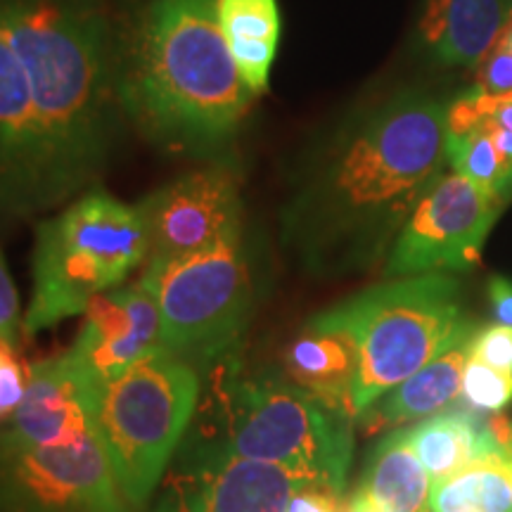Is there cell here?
<instances>
[{"label":"cell","mask_w":512,"mask_h":512,"mask_svg":"<svg viewBox=\"0 0 512 512\" xmlns=\"http://www.w3.org/2000/svg\"><path fill=\"white\" fill-rule=\"evenodd\" d=\"M446 164V102L437 95L403 88L356 107L294 169L280 245L311 278L373 271Z\"/></svg>","instance_id":"cell-1"},{"label":"cell","mask_w":512,"mask_h":512,"mask_svg":"<svg viewBox=\"0 0 512 512\" xmlns=\"http://www.w3.org/2000/svg\"><path fill=\"white\" fill-rule=\"evenodd\" d=\"M34 98L50 207L100 181L126 124L119 102V29L105 0H0Z\"/></svg>","instance_id":"cell-2"},{"label":"cell","mask_w":512,"mask_h":512,"mask_svg":"<svg viewBox=\"0 0 512 512\" xmlns=\"http://www.w3.org/2000/svg\"><path fill=\"white\" fill-rule=\"evenodd\" d=\"M254 100L223 41L216 0H145L119 29L121 112L150 143L223 162Z\"/></svg>","instance_id":"cell-3"},{"label":"cell","mask_w":512,"mask_h":512,"mask_svg":"<svg viewBox=\"0 0 512 512\" xmlns=\"http://www.w3.org/2000/svg\"><path fill=\"white\" fill-rule=\"evenodd\" d=\"M311 320L344 332L354 342L358 370L351 413L356 420L382 394L444 354L475 325L465 316L460 280L448 273L392 278Z\"/></svg>","instance_id":"cell-4"},{"label":"cell","mask_w":512,"mask_h":512,"mask_svg":"<svg viewBox=\"0 0 512 512\" xmlns=\"http://www.w3.org/2000/svg\"><path fill=\"white\" fill-rule=\"evenodd\" d=\"M150 259L145 221L136 204L105 190L83 192L36 226L24 335L83 316L93 299L112 292Z\"/></svg>","instance_id":"cell-5"},{"label":"cell","mask_w":512,"mask_h":512,"mask_svg":"<svg viewBox=\"0 0 512 512\" xmlns=\"http://www.w3.org/2000/svg\"><path fill=\"white\" fill-rule=\"evenodd\" d=\"M219 439L235 456L290 472L344 496L354 458V418L285 377H228Z\"/></svg>","instance_id":"cell-6"},{"label":"cell","mask_w":512,"mask_h":512,"mask_svg":"<svg viewBox=\"0 0 512 512\" xmlns=\"http://www.w3.org/2000/svg\"><path fill=\"white\" fill-rule=\"evenodd\" d=\"M197 401V368L166 349L143 358L93 394V427L136 512L162 482Z\"/></svg>","instance_id":"cell-7"},{"label":"cell","mask_w":512,"mask_h":512,"mask_svg":"<svg viewBox=\"0 0 512 512\" xmlns=\"http://www.w3.org/2000/svg\"><path fill=\"white\" fill-rule=\"evenodd\" d=\"M155 299L162 342L190 366L228 354L254 313V273L245 226L200 252L150 259L138 280Z\"/></svg>","instance_id":"cell-8"},{"label":"cell","mask_w":512,"mask_h":512,"mask_svg":"<svg viewBox=\"0 0 512 512\" xmlns=\"http://www.w3.org/2000/svg\"><path fill=\"white\" fill-rule=\"evenodd\" d=\"M0 512H136L95 432L64 446L0 444Z\"/></svg>","instance_id":"cell-9"},{"label":"cell","mask_w":512,"mask_h":512,"mask_svg":"<svg viewBox=\"0 0 512 512\" xmlns=\"http://www.w3.org/2000/svg\"><path fill=\"white\" fill-rule=\"evenodd\" d=\"M503 207L458 171H444L408 216L384 261V275L470 271Z\"/></svg>","instance_id":"cell-10"},{"label":"cell","mask_w":512,"mask_h":512,"mask_svg":"<svg viewBox=\"0 0 512 512\" xmlns=\"http://www.w3.org/2000/svg\"><path fill=\"white\" fill-rule=\"evenodd\" d=\"M280 467L235 456L219 439L195 441L164 484L152 512H287L304 489Z\"/></svg>","instance_id":"cell-11"},{"label":"cell","mask_w":512,"mask_h":512,"mask_svg":"<svg viewBox=\"0 0 512 512\" xmlns=\"http://www.w3.org/2000/svg\"><path fill=\"white\" fill-rule=\"evenodd\" d=\"M136 207L145 221L150 259L200 252L245 226L240 176L226 159L174 178Z\"/></svg>","instance_id":"cell-12"},{"label":"cell","mask_w":512,"mask_h":512,"mask_svg":"<svg viewBox=\"0 0 512 512\" xmlns=\"http://www.w3.org/2000/svg\"><path fill=\"white\" fill-rule=\"evenodd\" d=\"M72 349L64 351L69 366L86 392L88 408L93 394L117 380L143 358L164 351L162 318L143 285L117 287L100 294L88 306Z\"/></svg>","instance_id":"cell-13"},{"label":"cell","mask_w":512,"mask_h":512,"mask_svg":"<svg viewBox=\"0 0 512 512\" xmlns=\"http://www.w3.org/2000/svg\"><path fill=\"white\" fill-rule=\"evenodd\" d=\"M50 209L46 157L29 79L0 31V226Z\"/></svg>","instance_id":"cell-14"},{"label":"cell","mask_w":512,"mask_h":512,"mask_svg":"<svg viewBox=\"0 0 512 512\" xmlns=\"http://www.w3.org/2000/svg\"><path fill=\"white\" fill-rule=\"evenodd\" d=\"M93 430V415L67 356L43 358L29 368L27 392L0 427L5 446H64Z\"/></svg>","instance_id":"cell-15"},{"label":"cell","mask_w":512,"mask_h":512,"mask_svg":"<svg viewBox=\"0 0 512 512\" xmlns=\"http://www.w3.org/2000/svg\"><path fill=\"white\" fill-rule=\"evenodd\" d=\"M512 27V0H427L420 36L451 67H479Z\"/></svg>","instance_id":"cell-16"},{"label":"cell","mask_w":512,"mask_h":512,"mask_svg":"<svg viewBox=\"0 0 512 512\" xmlns=\"http://www.w3.org/2000/svg\"><path fill=\"white\" fill-rule=\"evenodd\" d=\"M475 332L477 325H470L456 344L432 358L408 380L382 394L373 406L358 415V420L366 422L368 427H392L446 411V406H451L463 394V375L472 356Z\"/></svg>","instance_id":"cell-17"},{"label":"cell","mask_w":512,"mask_h":512,"mask_svg":"<svg viewBox=\"0 0 512 512\" xmlns=\"http://www.w3.org/2000/svg\"><path fill=\"white\" fill-rule=\"evenodd\" d=\"M432 477L406 430L384 434L370 451L349 508L354 512H430Z\"/></svg>","instance_id":"cell-18"},{"label":"cell","mask_w":512,"mask_h":512,"mask_svg":"<svg viewBox=\"0 0 512 512\" xmlns=\"http://www.w3.org/2000/svg\"><path fill=\"white\" fill-rule=\"evenodd\" d=\"M356 370L358 356L354 342L344 332L323 328L313 320L304 325L302 335L285 351L287 380L351 418H354L351 392H354Z\"/></svg>","instance_id":"cell-19"},{"label":"cell","mask_w":512,"mask_h":512,"mask_svg":"<svg viewBox=\"0 0 512 512\" xmlns=\"http://www.w3.org/2000/svg\"><path fill=\"white\" fill-rule=\"evenodd\" d=\"M406 432L415 456L425 465L432 482L456 475L458 470L479 460H512L491 434L486 420L477 413H467L465 408L434 413Z\"/></svg>","instance_id":"cell-20"},{"label":"cell","mask_w":512,"mask_h":512,"mask_svg":"<svg viewBox=\"0 0 512 512\" xmlns=\"http://www.w3.org/2000/svg\"><path fill=\"white\" fill-rule=\"evenodd\" d=\"M216 19L242 81L259 98L268 91L283 36L278 0H216Z\"/></svg>","instance_id":"cell-21"},{"label":"cell","mask_w":512,"mask_h":512,"mask_svg":"<svg viewBox=\"0 0 512 512\" xmlns=\"http://www.w3.org/2000/svg\"><path fill=\"white\" fill-rule=\"evenodd\" d=\"M430 512H512L510 463L479 460L434 482Z\"/></svg>","instance_id":"cell-22"},{"label":"cell","mask_w":512,"mask_h":512,"mask_svg":"<svg viewBox=\"0 0 512 512\" xmlns=\"http://www.w3.org/2000/svg\"><path fill=\"white\" fill-rule=\"evenodd\" d=\"M446 162L501 204L512 200V162L496 150L484 124L460 136H446Z\"/></svg>","instance_id":"cell-23"},{"label":"cell","mask_w":512,"mask_h":512,"mask_svg":"<svg viewBox=\"0 0 512 512\" xmlns=\"http://www.w3.org/2000/svg\"><path fill=\"white\" fill-rule=\"evenodd\" d=\"M463 396L475 411H503L512 401V373L486 366L470 356L463 375Z\"/></svg>","instance_id":"cell-24"},{"label":"cell","mask_w":512,"mask_h":512,"mask_svg":"<svg viewBox=\"0 0 512 512\" xmlns=\"http://www.w3.org/2000/svg\"><path fill=\"white\" fill-rule=\"evenodd\" d=\"M477 91L496 100H512V41L505 34L477 67Z\"/></svg>","instance_id":"cell-25"},{"label":"cell","mask_w":512,"mask_h":512,"mask_svg":"<svg viewBox=\"0 0 512 512\" xmlns=\"http://www.w3.org/2000/svg\"><path fill=\"white\" fill-rule=\"evenodd\" d=\"M29 382V368L22 366L17 347L0 339V420H8L24 399Z\"/></svg>","instance_id":"cell-26"},{"label":"cell","mask_w":512,"mask_h":512,"mask_svg":"<svg viewBox=\"0 0 512 512\" xmlns=\"http://www.w3.org/2000/svg\"><path fill=\"white\" fill-rule=\"evenodd\" d=\"M472 358L491 368L512 373V328L491 325V328L477 330L472 339Z\"/></svg>","instance_id":"cell-27"},{"label":"cell","mask_w":512,"mask_h":512,"mask_svg":"<svg viewBox=\"0 0 512 512\" xmlns=\"http://www.w3.org/2000/svg\"><path fill=\"white\" fill-rule=\"evenodd\" d=\"M24 316L19 313V299L12 275L5 264V256L0 252V339L17 347L19 335H22Z\"/></svg>","instance_id":"cell-28"},{"label":"cell","mask_w":512,"mask_h":512,"mask_svg":"<svg viewBox=\"0 0 512 512\" xmlns=\"http://www.w3.org/2000/svg\"><path fill=\"white\" fill-rule=\"evenodd\" d=\"M349 501L318 486H304L292 496L287 512H347Z\"/></svg>","instance_id":"cell-29"},{"label":"cell","mask_w":512,"mask_h":512,"mask_svg":"<svg viewBox=\"0 0 512 512\" xmlns=\"http://www.w3.org/2000/svg\"><path fill=\"white\" fill-rule=\"evenodd\" d=\"M489 299L498 323L512 328V280L494 275L489 280Z\"/></svg>","instance_id":"cell-30"},{"label":"cell","mask_w":512,"mask_h":512,"mask_svg":"<svg viewBox=\"0 0 512 512\" xmlns=\"http://www.w3.org/2000/svg\"><path fill=\"white\" fill-rule=\"evenodd\" d=\"M508 38L512 41V27H510V31H508Z\"/></svg>","instance_id":"cell-31"},{"label":"cell","mask_w":512,"mask_h":512,"mask_svg":"<svg viewBox=\"0 0 512 512\" xmlns=\"http://www.w3.org/2000/svg\"><path fill=\"white\" fill-rule=\"evenodd\" d=\"M510 479H512V460H510Z\"/></svg>","instance_id":"cell-32"}]
</instances>
